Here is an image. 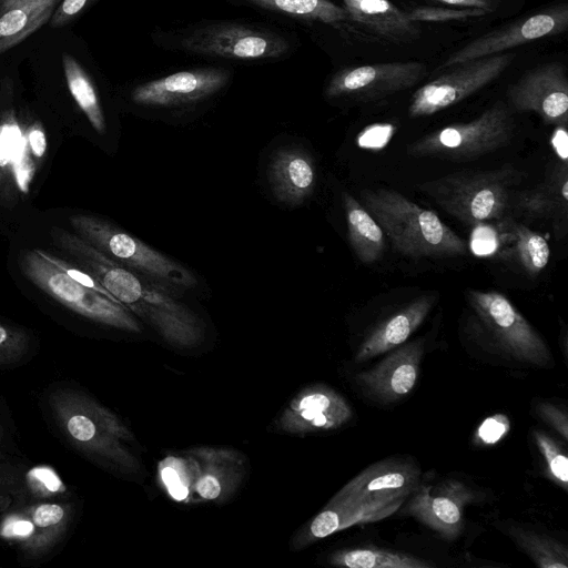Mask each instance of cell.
Returning <instances> with one entry per match:
<instances>
[{"label": "cell", "instance_id": "obj_17", "mask_svg": "<svg viewBox=\"0 0 568 568\" xmlns=\"http://www.w3.org/2000/svg\"><path fill=\"white\" fill-rule=\"evenodd\" d=\"M511 106L534 112L546 124H568V80L560 62H548L525 73L508 89Z\"/></svg>", "mask_w": 568, "mask_h": 568}, {"label": "cell", "instance_id": "obj_41", "mask_svg": "<svg viewBox=\"0 0 568 568\" xmlns=\"http://www.w3.org/2000/svg\"><path fill=\"white\" fill-rule=\"evenodd\" d=\"M535 410L537 415L561 435L565 440L568 439V416L566 408L549 402H539L535 406Z\"/></svg>", "mask_w": 568, "mask_h": 568}, {"label": "cell", "instance_id": "obj_32", "mask_svg": "<svg viewBox=\"0 0 568 568\" xmlns=\"http://www.w3.org/2000/svg\"><path fill=\"white\" fill-rule=\"evenodd\" d=\"M505 222L514 242L517 260L529 276H537L547 266L550 257L546 239L524 224L513 220Z\"/></svg>", "mask_w": 568, "mask_h": 568}, {"label": "cell", "instance_id": "obj_37", "mask_svg": "<svg viewBox=\"0 0 568 568\" xmlns=\"http://www.w3.org/2000/svg\"><path fill=\"white\" fill-rule=\"evenodd\" d=\"M494 9L474 7H418L408 12L413 22H447L486 16Z\"/></svg>", "mask_w": 568, "mask_h": 568}, {"label": "cell", "instance_id": "obj_29", "mask_svg": "<svg viewBox=\"0 0 568 568\" xmlns=\"http://www.w3.org/2000/svg\"><path fill=\"white\" fill-rule=\"evenodd\" d=\"M335 567L345 568H432L434 564L410 554L393 549L361 546L334 551L327 559Z\"/></svg>", "mask_w": 568, "mask_h": 568}, {"label": "cell", "instance_id": "obj_14", "mask_svg": "<svg viewBox=\"0 0 568 568\" xmlns=\"http://www.w3.org/2000/svg\"><path fill=\"white\" fill-rule=\"evenodd\" d=\"M427 74L418 61H395L348 68L337 72L326 87L329 99L375 100L407 90Z\"/></svg>", "mask_w": 568, "mask_h": 568}, {"label": "cell", "instance_id": "obj_46", "mask_svg": "<svg viewBox=\"0 0 568 568\" xmlns=\"http://www.w3.org/2000/svg\"><path fill=\"white\" fill-rule=\"evenodd\" d=\"M9 445V428L0 417V458H3Z\"/></svg>", "mask_w": 568, "mask_h": 568}, {"label": "cell", "instance_id": "obj_9", "mask_svg": "<svg viewBox=\"0 0 568 568\" xmlns=\"http://www.w3.org/2000/svg\"><path fill=\"white\" fill-rule=\"evenodd\" d=\"M179 47L197 55L255 61L281 58L288 51L290 42L268 29L216 21L185 31Z\"/></svg>", "mask_w": 568, "mask_h": 568}, {"label": "cell", "instance_id": "obj_40", "mask_svg": "<svg viewBox=\"0 0 568 568\" xmlns=\"http://www.w3.org/2000/svg\"><path fill=\"white\" fill-rule=\"evenodd\" d=\"M501 240L498 229L486 222L474 225L469 247L477 256H488L497 252Z\"/></svg>", "mask_w": 568, "mask_h": 568}, {"label": "cell", "instance_id": "obj_34", "mask_svg": "<svg viewBox=\"0 0 568 568\" xmlns=\"http://www.w3.org/2000/svg\"><path fill=\"white\" fill-rule=\"evenodd\" d=\"M158 477L173 500L191 504V460L186 450L165 456L158 465Z\"/></svg>", "mask_w": 568, "mask_h": 568}, {"label": "cell", "instance_id": "obj_22", "mask_svg": "<svg viewBox=\"0 0 568 568\" xmlns=\"http://www.w3.org/2000/svg\"><path fill=\"white\" fill-rule=\"evenodd\" d=\"M424 354V341L416 339L394 349L376 366L355 376L365 393L384 403L398 400L415 387Z\"/></svg>", "mask_w": 568, "mask_h": 568}, {"label": "cell", "instance_id": "obj_18", "mask_svg": "<svg viewBox=\"0 0 568 568\" xmlns=\"http://www.w3.org/2000/svg\"><path fill=\"white\" fill-rule=\"evenodd\" d=\"M191 460V504L226 501L245 474V458L229 447L201 446L186 450Z\"/></svg>", "mask_w": 568, "mask_h": 568}, {"label": "cell", "instance_id": "obj_10", "mask_svg": "<svg viewBox=\"0 0 568 568\" xmlns=\"http://www.w3.org/2000/svg\"><path fill=\"white\" fill-rule=\"evenodd\" d=\"M467 301L506 353L536 367L554 366L545 341L507 296L495 291L468 290Z\"/></svg>", "mask_w": 568, "mask_h": 568}, {"label": "cell", "instance_id": "obj_24", "mask_svg": "<svg viewBox=\"0 0 568 568\" xmlns=\"http://www.w3.org/2000/svg\"><path fill=\"white\" fill-rule=\"evenodd\" d=\"M436 301L434 293L423 295L381 322L361 344L355 361H367L404 344L424 322Z\"/></svg>", "mask_w": 568, "mask_h": 568}, {"label": "cell", "instance_id": "obj_12", "mask_svg": "<svg viewBox=\"0 0 568 568\" xmlns=\"http://www.w3.org/2000/svg\"><path fill=\"white\" fill-rule=\"evenodd\" d=\"M568 28V4L559 3L478 37L449 54L446 69L475 59L509 51L529 42L560 34Z\"/></svg>", "mask_w": 568, "mask_h": 568}, {"label": "cell", "instance_id": "obj_19", "mask_svg": "<svg viewBox=\"0 0 568 568\" xmlns=\"http://www.w3.org/2000/svg\"><path fill=\"white\" fill-rule=\"evenodd\" d=\"M230 77L229 70L222 68L179 71L138 85L131 98L139 105L152 108L193 104L221 91Z\"/></svg>", "mask_w": 568, "mask_h": 568}, {"label": "cell", "instance_id": "obj_44", "mask_svg": "<svg viewBox=\"0 0 568 568\" xmlns=\"http://www.w3.org/2000/svg\"><path fill=\"white\" fill-rule=\"evenodd\" d=\"M551 144L560 161H567V128L556 126L551 136Z\"/></svg>", "mask_w": 568, "mask_h": 568}, {"label": "cell", "instance_id": "obj_33", "mask_svg": "<svg viewBox=\"0 0 568 568\" xmlns=\"http://www.w3.org/2000/svg\"><path fill=\"white\" fill-rule=\"evenodd\" d=\"M257 7L292 17L334 24L348 20L343 7L331 0H245Z\"/></svg>", "mask_w": 568, "mask_h": 568}, {"label": "cell", "instance_id": "obj_27", "mask_svg": "<svg viewBox=\"0 0 568 568\" xmlns=\"http://www.w3.org/2000/svg\"><path fill=\"white\" fill-rule=\"evenodd\" d=\"M59 0H0V55L48 22Z\"/></svg>", "mask_w": 568, "mask_h": 568}, {"label": "cell", "instance_id": "obj_21", "mask_svg": "<svg viewBox=\"0 0 568 568\" xmlns=\"http://www.w3.org/2000/svg\"><path fill=\"white\" fill-rule=\"evenodd\" d=\"M404 501L405 498L354 501L332 497L316 516L296 531L292 547L301 550L352 526L385 519L395 514Z\"/></svg>", "mask_w": 568, "mask_h": 568}, {"label": "cell", "instance_id": "obj_45", "mask_svg": "<svg viewBox=\"0 0 568 568\" xmlns=\"http://www.w3.org/2000/svg\"><path fill=\"white\" fill-rule=\"evenodd\" d=\"M450 6L491 9L490 0H436Z\"/></svg>", "mask_w": 568, "mask_h": 568}, {"label": "cell", "instance_id": "obj_8", "mask_svg": "<svg viewBox=\"0 0 568 568\" xmlns=\"http://www.w3.org/2000/svg\"><path fill=\"white\" fill-rule=\"evenodd\" d=\"M20 267L31 283L80 316L120 331L142 332L141 323L124 305L74 282L36 250L21 254Z\"/></svg>", "mask_w": 568, "mask_h": 568}, {"label": "cell", "instance_id": "obj_13", "mask_svg": "<svg viewBox=\"0 0 568 568\" xmlns=\"http://www.w3.org/2000/svg\"><path fill=\"white\" fill-rule=\"evenodd\" d=\"M409 497L404 515L414 517L444 539L454 540L464 529L465 508L477 499V494L462 480L447 478L434 485L420 480Z\"/></svg>", "mask_w": 568, "mask_h": 568}, {"label": "cell", "instance_id": "obj_43", "mask_svg": "<svg viewBox=\"0 0 568 568\" xmlns=\"http://www.w3.org/2000/svg\"><path fill=\"white\" fill-rule=\"evenodd\" d=\"M97 0H63L54 10L50 26L60 28L74 20Z\"/></svg>", "mask_w": 568, "mask_h": 568}, {"label": "cell", "instance_id": "obj_7", "mask_svg": "<svg viewBox=\"0 0 568 568\" xmlns=\"http://www.w3.org/2000/svg\"><path fill=\"white\" fill-rule=\"evenodd\" d=\"M69 221L81 239L135 272L162 282L175 291L190 288L197 282L194 274L183 265L102 219L89 214H74Z\"/></svg>", "mask_w": 568, "mask_h": 568}, {"label": "cell", "instance_id": "obj_5", "mask_svg": "<svg viewBox=\"0 0 568 568\" xmlns=\"http://www.w3.org/2000/svg\"><path fill=\"white\" fill-rule=\"evenodd\" d=\"M523 174L511 164L465 170L423 182L418 189L445 212L468 225L501 220Z\"/></svg>", "mask_w": 568, "mask_h": 568}, {"label": "cell", "instance_id": "obj_3", "mask_svg": "<svg viewBox=\"0 0 568 568\" xmlns=\"http://www.w3.org/2000/svg\"><path fill=\"white\" fill-rule=\"evenodd\" d=\"M75 516V501L54 469L28 468L24 483L0 511V542L22 565H40L62 549Z\"/></svg>", "mask_w": 568, "mask_h": 568}, {"label": "cell", "instance_id": "obj_6", "mask_svg": "<svg viewBox=\"0 0 568 568\" xmlns=\"http://www.w3.org/2000/svg\"><path fill=\"white\" fill-rule=\"evenodd\" d=\"M514 129L509 108L496 102L469 122L443 126L412 142L406 152L413 158L474 160L507 145Z\"/></svg>", "mask_w": 568, "mask_h": 568}, {"label": "cell", "instance_id": "obj_26", "mask_svg": "<svg viewBox=\"0 0 568 568\" xmlns=\"http://www.w3.org/2000/svg\"><path fill=\"white\" fill-rule=\"evenodd\" d=\"M519 213L529 219L566 217L568 210V164L556 163L538 185L521 191L511 200Z\"/></svg>", "mask_w": 568, "mask_h": 568}, {"label": "cell", "instance_id": "obj_20", "mask_svg": "<svg viewBox=\"0 0 568 568\" xmlns=\"http://www.w3.org/2000/svg\"><path fill=\"white\" fill-rule=\"evenodd\" d=\"M420 468L409 458H387L364 468L333 497L371 501L407 498L420 483Z\"/></svg>", "mask_w": 568, "mask_h": 568}, {"label": "cell", "instance_id": "obj_42", "mask_svg": "<svg viewBox=\"0 0 568 568\" xmlns=\"http://www.w3.org/2000/svg\"><path fill=\"white\" fill-rule=\"evenodd\" d=\"M27 467L9 460L0 462V497L8 496L19 489L26 479Z\"/></svg>", "mask_w": 568, "mask_h": 568}, {"label": "cell", "instance_id": "obj_1", "mask_svg": "<svg viewBox=\"0 0 568 568\" xmlns=\"http://www.w3.org/2000/svg\"><path fill=\"white\" fill-rule=\"evenodd\" d=\"M51 236L59 247L75 257L113 297L168 344L191 348L203 341L202 321L174 296V288L118 263L77 234L53 229Z\"/></svg>", "mask_w": 568, "mask_h": 568}, {"label": "cell", "instance_id": "obj_16", "mask_svg": "<svg viewBox=\"0 0 568 568\" xmlns=\"http://www.w3.org/2000/svg\"><path fill=\"white\" fill-rule=\"evenodd\" d=\"M45 151L41 123L23 124L12 109L0 115V181H8L9 189L23 194L29 191Z\"/></svg>", "mask_w": 568, "mask_h": 568}, {"label": "cell", "instance_id": "obj_39", "mask_svg": "<svg viewBox=\"0 0 568 568\" xmlns=\"http://www.w3.org/2000/svg\"><path fill=\"white\" fill-rule=\"evenodd\" d=\"M43 258L55 265L58 268H60L62 272H64L69 277H71L74 282L81 284L84 287L91 288L105 297L112 300L115 303L121 304L115 297H113L105 288L104 286L89 272H84L78 267H75L73 264L61 260L52 254H49L48 252L36 250Z\"/></svg>", "mask_w": 568, "mask_h": 568}, {"label": "cell", "instance_id": "obj_31", "mask_svg": "<svg viewBox=\"0 0 568 568\" xmlns=\"http://www.w3.org/2000/svg\"><path fill=\"white\" fill-rule=\"evenodd\" d=\"M511 539L540 568H567L568 550L550 536L528 530L517 525L506 529Z\"/></svg>", "mask_w": 568, "mask_h": 568}, {"label": "cell", "instance_id": "obj_11", "mask_svg": "<svg viewBox=\"0 0 568 568\" xmlns=\"http://www.w3.org/2000/svg\"><path fill=\"white\" fill-rule=\"evenodd\" d=\"M514 59L515 53L506 51L450 67L414 92L408 115L428 116L462 102L498 79Z\"/></svg>", "mask_w": 568, "mask_h": 568}, {"label": "cell", "instance_id": "obj_23", "mask_svg": "<svg viewBox=\"0 0 568 568\" xmlns=\"http://www.w3.org/2000/svg\"><path fill=\"white\" fill-rule=\"evenodd\" d=\"M267 176L275 197L288 205L303 203L314 191L316 166L311 154L298 148L275 151Z\"/></svg>", "mask_w": 568, "mask_h": 568}, {"label": "cell", "instance_id": "obj_4", "mask_svg": "<svg viewBox=\"0 0 568 568\" xmlns=\"http://www.w3.org/2000/svg\"><path fill=\"white\" fill-rule=\"evenodd\" d=\"M363 205L400 254L413 257H454L467 254V244L438 215L390 189H364Z\"/></svg>", "mask_w": 568, "mask_h": 568}, {"label": "cell", "instance_id": "obj_35", "mask_svg": "<svg viewBox=\"0 0 568 568\" xmlns=\"http://www.w3.org/2000/svg\"><path fill=\"white\" fill-rule=\"evenodd\" d=\"M32 337L24 328L0 322V369L18 367L29 361Z\"/></svg>", "mask_w": 568, "mask_h": 568}, {"label": "cell", "instance_id": "obj_28", "mask_svg": "<svg viewBox=\"0 0 568 568\" xmlns=\"http://www.w3.org/2000/svg\"><path fill=\"white\" fill-rule=\"evenodd\" d=\"M349 244L363 264L376 263L384 254L385 234L367 209L347 192L342 195Z\"/></svg>", "mask_w": 568, "mask_h": 568}, {"label": "cell", "instance_id": "obj_15", "mask_svg": "<svg viewBox=\"0 0 568 568\" xmlns=\"http://www.w3.org/2000/svg\"><path fill=\"white\" fill-rule=\"evenodd\" d=\"M353 418L345 397L334 388L312 384L296 393L275 419V427L286 434H307L336 430Z\"/></svg>", "mask_w": 568, "mask_h": 568}, {"label": "cell", "instance_id": "obj_36", "mask_svg": "<svg viewBox=\"0 0 568 568\" xmlns=\"http://www.w3.org/2000/svg\"><path fill=\"white\" fill-rule=\"evenodd\" d=\"M535 444L542 456L547 477L557 486L568 488V458L565 446L547 433L535 429Z\"/></svg>", "mask_w": 568, "mask_h": 568}, {"label": "cell", "instance_id": "obj_25", "mask_svg": "<svg viewBox=\"0 0 568 568\" xmlns=\"http://www.w3.org/2000/svg\"><path fill=\"white\" fill-rule=\"evenodd\" d=\"M348 18L374 33L396 42L417 39L420 30L389 0H343Z\"/></svg>", "mask_w": 568, "mask_h": 568}, {"label": "cell", "instance_id": "obj_30", "mask_svg": "<svg viewBox=\"0 0 568 568\" xmlns=\"http://www.w3.org/2000/svg\"><path fill=\"white\" fill-rule=\"evenodd\" d=\"M62 64L70 93L82 110L93 129L103 134L105 118L97 90L79 62L70 54H64Z\"/></svg>", "mask_w": 568, "mask_h": 568}, {"label": "cell", "instance_id": "obj_38", "mask_svg": "<svg viewBox=\"0 0 568 568\" xmlns=\"http://www.w3.org/2000/svg\"><path fill=\"white\" fill-rule=\"evenodd\" d=\"M510 429V422L505 414H495L477 427L473 443L477 446H493L501 440Z\"/></svg>", "mask_w": 568, "mask_h": 568}, {"label": "cell", "instance_id": "obj_2", "mask_svg": "<svg viewBox=\"0 0 568 568\" xmlns=\"http://www.w3.org/2000/svg\"><path fill=\"white\" fill-rule=\"evenodd\" d=\"M42 409L54 433L72 450L118 475L135 474L141 459L131 429L110 408L67 382L50 385Z\"/></svg>", "mask_w": 568, "mask_h": 568}]
</instances>
